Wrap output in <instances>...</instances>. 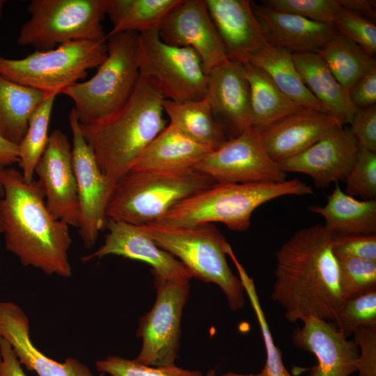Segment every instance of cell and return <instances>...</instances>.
<instances>
[{
    "mask_svg": "<svg viewBox=\"0 0 376 376\" xmlns=\"http://www.w3.org/2000/svg\"><path fill=\"white\" fill-rule=\"evenodd\" d=\"M334 234L315 224L296 231L276 252L272 299L290 322L310 317L334 320L345 297Z\"/></svg>",
    "mask_w": 376,
    "mask_h": 376,
    "instance_id": "6da1fadb",
    "label": "cell"
},
{
    "mask_svg": "<svg viewBox=\"0 0 376 376\" xmlns=\"http://www.w3.org/2000/svg\"><path fill=\"white\" fill-rule=\"evenodd\" d=\"M0 183L6 249L25 267L70 278L69 225L50 212L39 181L27 182L20 171L8 166L0 168Z\"/></svg>",
    "mask_w": 376,
    "mask_h": 376,
    "instance_id": "7a4b0ae2",
    "label": "cell"
},
{
    "mask_svg": "<svg viewBox=\"0 0 376 376\" xmlns=\"http://www.w3.org/2000/svg\"><path fill=\"white\" fill-rule=\"evenodd\" d=\"M164 100L139 79L128 101L116 113L93 124L79 123L100 171L113 188L167 126Z\"/></svg>",
    "mask_w": 376,
    "mask_h": 376,
    "instance_id": "3957f363",
    "label": "cell"
},
{
    "mask_svg": "<svg viewBox=\"0 0 376 376\" xmlns=\"http://www.w3.org/2000/svg\"><path fill=\"white\" fill-rule=\"evenodd\" d=\"M313 194V188L298 178L281 182H214L175 205L156 224L194 226L213 222L234 231H246L259 206L283 196Z\"/></svg>",
    "mask_w": 376,
    "mask_h": 376,
    "instance_id": "277c9868",
    "label": "cell"
},
{
    "mask_svg": "<svg viewBox=\"0 0 376 376\" xmlns=\"http://www.w3.org/2000/svg\"><path fill=\"white\" fill-rule=\"evenodd\" d=\"M195 169L171 171L130 170L114 185L108 219L136 226L154 224L175 205L214 183Z\"/></svg>",
    "mask_w": 376,
    "mask_h": 376,
    "instance_id": "5b68a950",
    "label": "cell"
},
{
    "mask_svg": "<svg viewBox=\"0 0 376 376\" xmlns=\"http://www.w3.org/2000/svg\"><path fill=\"white\" fill-rule=\"evenodd\" d=\"M138 40L134 32L107 36V55L94 76L61 92L73 101L81 125L106 119L128 101L139 79Z\"/></svg>",
    "mask_w": 376,
    "mask_h": 376,
    "instance_id": "8992f818",
    "label": "cell"
},
{
    "mask_svg": "<svg viewBox=\"0 0 376 376\" xmlns=\"http://www.w3.org/2000/svg\"><path fill=\"white\" fill-rule=\"evenodd\" d=\"M139 226L158 246L180 261L192 277L217 285L232 311L244 306V287L226 260L229 244L213 224L170 227L150 224Z\"/></svg>",
    "mask_w": 376,
    "mask_h": 376,
    "instance_id": "52a82bcc",
    "label": "cell"
},
{
    "mask_svg": "<svg viewBox=\"0 0 376 376\" xmlns=\"http://www.w3.org/2000/svg\"><path fill=\"white\" fill-rule=\"evenodd\" d=\"M107 55V40L71 41L18 59L0 54V75L45 93L59 94L99 67Z\"/></svg>",
    "mask_w": 376,
    "mask_h": 376,
    "instance_id": "ba28073f",
    "label": "cell"
},
{
    "mask_svg": "<svg viewBox=\"0 0 376 376\" xmlns=\"http://www.w3.org/2000/svg\"><path fill=\"white\" fill-rule=\"evenodd\" d=\"M107 0H32L17 43L45 51L71 41L107 40Z\"/></svg>",
    "mask_w": 376,
    "mask_h": 376,
    "instance_id": "9c48e42d",
    "label": "cell"
},
{
    "mask_svg": "<svg viewBox=\"0 0 376 376\" xmlns=\"http://www.w3.org/2000/svg\"><path fill=\"white\" fill-rule=\"evenodd\" d=\"M139 79L164 99L176 102L205 97L207 74L202 61L191 48L169 45L157 31L139 33Z\"/></svg>",
    "mask_w": 376,
    "mask_h": 376,
    "instance_id": "30bf717a",
    "label": "cell"
},
{
    "mask_svg": "<svg viewBox=\"0 0 376 376\" xmlns=\"http://www.w3.org/2000/svg\"><path fill=\"white\" fill-rule=\"evenodd\" d=\"M156 299L139 321L136 336L141 347L134 359L152 366L175 364L180 349L181 320L190 290L189 279L174 280L154 275Z\"/></svg>",
    "mask_w": 376,
    "mask_h": 376,
    "instance_id": "8fae6325",
    "label": "cell"
},
{
    "mask_svg": "<svg viewBox=\"0 0 376 376\" xmlns=\"http://www.w3.org/2000/svg\"><path fill=\"white\" fill-rule=\"evenodd\" d=\"M194 169L216 182H281L287 175L267 154L253 127L226 140Z\"/></svg>",
    "mask_w": 376,
    "mask_h": 376,
    "instance_id": "7c38bea8",
    "label": "cell"
},
{
    "mask_svg": "<svg viewBox=\"0 0 376 376\" xmlns=\"http://www.w3.org/2000/svg\"><path fill=\"white\" fill-rule=\"evenodd\" d=\"M68 120L72 136V159L79 200V234L84 246L91 249L100 233L106 228L107 208L113 188L100 171L73 109L68 114Z\"/></svg>",
    "mask_w": 376,
    "mask_h": 376,
    "instance_id": "4fadbf2b",
    "label": "cell"
},
{
    "mask_svg": "<svg viewBox=\"0 0 376 376\" xmlns=\"http://www.w3.org/2000/svg\"><path fill=\"white\" fill-rule=\"evenodd\" d=\"M35 174L50 212L69 226L78 228L79 207L72 145L61 130L55 129L50 133Z\"/></svg>",
    "mask_w": 376,
    "mask_h": 376,
    "instance_id": "5bb4252c",
    "label": "cell"
},
{
    "mask_svg": "<svg viewBox=\"0 0 376 376\" xmlns=\"http://www.w3.org/2000/svg\"><path fill=\"white\" fill-rule=\"evenodd\" d=\"M157 31L164 42L194 50L206 74L228 61L205 0H182Z\"/></svg>",
    "mask_w": 376,
    "mask_h": 376,
    "instance_id": "9a60e30c",
    "label": "cell"
},
{
    "mask_svg": "<svg viewBox=\"0 0 376 376\" xmlns=\"http://www.w3.org/2000/svg\"><path fill=\"white\" fill-rule=\"evenodd\" d=\"M359 150L350 129L338 127L303 152L278 164L287 172L308 175L318 188L345 181Z\"/></svg>",
    "mask_w": 376,
    "mask_h": 376,
    "instance_id": "2e32d148",
    "label": "cell"
},
{
    "mask_svg": "<svg viewBox=\"0 0 376 376\" xmlns=\"http://www.w3.org/2000/svg\"><path fill=\"white\" fill-rule=\"evenodd\" d=\"M205 97L228 139L251 127L250 87L242 64L228 60L211 70Z\"/></svg>",
    "mask_w": 376,
    "mask_h": 376,
    "instance_id": "e0dca14e",
    "label": "cell"
},
{
    "mask_svg": "<svg viewBox=\"0 0 376 376\" xmlns=\"http://www.w3.org/2000/svg\"><path fill=\"white\" fill-rule=\"evenodd\" d=\"M102 245L94 252L84 256L87 263L109 255L144 262L152 267L154 275L169 279H189L192 277L183 264L164 251L147 235L139 226L108 219Z\"/></svg>",
    "mask_w": 376,
    "mask_h": 376,
    "instance_id": "ac0fdd59",
    "label": "cell"
},
{
    "mask_svg": "<svg viewBox=\"0 0 376 376\" xmlns=\"http://www.w3.org/2000/svg\"><path fill=\"white\" fill-rule=\"evenodd\" d=\"M292 334L295 345L318 360L308 376H350L357 371L359 349L330 321L310 317Z\"/></svg>",
    "mask_w": 376,
    "mask_h": 376,
    "instance_id": "d6986e66",
    "label": "cell"
},
{
    "mask_svg": "<svg viewBox=\"0 0 376 376\" xmlns=\"http://www.w3.org/2000/svg\"><path fill=\"white\" fill-rule=\"evenodd\" d=\"M340 126L329 115L304 107L258 130L267 154L279 163L303 152Z\"/></svg>",
    "mask_w": 376,
    "mask_h": 376,
    "instance_id": "ffe728a7",
    "label": "cell"
},
{
    "mask_svg": "<svg viewBox=\"0 0 376 376\" xmlns=\"http://www.w3.org/2000/svg\"><path fill=\"white\" fill-rule=\"evenodd\" d=\"M228 60L248 63L266 42L249 0H205Z\"/></svg>",
    "mask_w": 376,
    "mask_h": 376,
    "instance_id": "44dd1931",
    "label": "cell"
},
{
    "mask_svg": "<svg viewBox=\"0 0 376 376\" xmlns=\"http://www.w3.org/2000/svg\"><path fill=\"white\" fill-rule=\"evenodd\" d=\"M29 332V320L23 309L12 301H0V336L9 343L22 365L38 376H93L75 358L60 363L43 354L33 344Z\"/></svg>",
    "mask_w": 376,
    "mask_h": 376,
    "instance_id": "7402d4cb",
    "label": "cell"
},
{
    "mask_svg": "<svg viewBox=\"0 0 376 376\" xmlns=\"http://www.w3.org/2000/svg\"><path fill=\"white\" fill-rule=\"evenodd\" d=\"M264 39L268 45L292 54L318 52L336 33L332 24L314 22L252 3Z\"/></svg>",
    "mask_w": 376,
    "mask_h": 376,
    "instance_id": "603a6c76",
    "label": "cell"
},
{
    "mask_svg": "<svg viewBox=\"0 0 376 376\" xmlns=\"http://www.w3.org/2000/svg\"><path fill=\"white\" fill-rule=\"evenodd\" d=\"M292 58L304 84L325 113L342 126L350 125L357 108L348 90L338 82L320 55L311 52L295 53Z\"/></svg>",
    "mask_w": 376,
    "mask_h": 376,
    "instance_id": "cb8c5ba5",
    "label": "cell"
},
{
    "mask_svg": "<svg viewBox=\"0 0 376 376\" xmlns=\"http://www.w3.org/2000/svg\"><path fill=\"white\" fill-rule=\"evenodd\" d=\"M211 151L169 124L144 149L131 170L171 171L194 169Z\"/></svg>",
    "mask_w": 376,
    "mask_h": 376,
    "instance_id": "d4e9b609",
    "label": "cell"
},
{
    "mask_svg": "<svg viewBox=\"0 0 376 376\" xmlns=\"http://www.w3.org/2000/svg\"><path fill=\"white\" fill-rule=\"evenodd\" d=\"M335 183L326 204L311 205L309 210L322 216L334 235L376 234V199H357Z\"/></svg>",
    "mask_w": 376,
    "mask_h": 376,
    "instance_id": "484cf974",
    "label": "cell"
},
{
    "mask_svg": "<svg viewBox=\"0 0 376 376\" xmlns=\"http://www.w3.org/2000/svg\"><path fill=\"white\" fill-rule=\"evenodd\" d=\"M248 63L264 70L292 101L325 113L321 104L304 84L290 52L266 43L251 57Z\"/></svg>",
    "mask_w": 376,
    "mask_h": 376,
    "instance_id": "4316f807",
    "label": "cell"
},
{
    "mask_svg": "<svg viewBox=\"0 0 376 376\" xmlns=\"http://www.w3.org/2000/svg\"><path fill=\"white\" fill-rule=\"evenodd\" d=\"M163 108L169 125L212 150L228 140L205 97L182 102L164 100Z\"/></svg>",
    "mask_w": 376,
    "mask_h": 376,
    "instance_id": "83f0119b",
    "label": "cell"
},
{
    "mask_svg": "<svg viewBox=\"0 0 376 376\" xmlns=\"http://www.w3.org/2000/svg\"><path fill=\"white\" fill-rule=\"evenodd\" d=\"M45 95L40 91L0 75V135L19 145L26 134L29 118Z\"/></svg>",
    "mask_w": 376,
    "mask_h": 376,
    "instance_id": "f1b7e54d",
    "label": "cell"
},
{
    "mask_svg": "<svg viewBox=\"0 0 376 376\" xmlns=\"http://www.w3.org/2000/svg\"><path fill=\"white\" fill-rule=\"evenodd\" d=\"M250 87L251 127L263 129L304 107L292 101L262 69L242 64Z\"/></svg>",
    "mask_w": 376,
    "mask_h": 376,
    "instance_id": "f546056e",
    "label": "cell"
},
{
    "mask_svg": "<svg viewBox=\"0 0 376 376\" xmlns=\"http://www.w3.org/2000/svg\"><path fill=\"white\" fill-rule=\"evenodd\" d=\"M182 0H107V15L113 24L107 36L158 31Z\"/></svg>",
    "mask_w": 376,
    "mask_h": 376,
    "instance_id": "4dcf8cb0",
    "label": "cell"
},
{
    "mask_svg": "<svg viewBox=\"0 0 376 376\" xmlns=\"http://www.w3.org/2000/svg\"><path fill=\"white\" fill-rule=\"evenodd\" d=\"M338 82L349 90L376 62L356 43L336 33L317 52Z\"/></svg>",
    "mask_w": 376,
    "mask_h": 376,
    "instance_id": "1f68e13d",
    "label": "cell"
},
{
    "mask_svg": "<svg viewBox=\"0 0 376 376\" xmlns=\"http://www.w3.org/2000/svg\"><path fill=\"white\" fill-rule=\"evenodd\" d=\"M56 93H46L45 97L29 118L26 134L18 145V164L24 179L31 182L35 169L47 145L48 130Z\"/></svg>",
    "mask_w": 376,
    "mask_h": 376,
    "instance_id": "d6a6232c",
    "label": "cell"
},
{
    "mask_svg": "<svg viewBox=\"0 0 376 376\" xmlns=\"http://www.w3.org/2000/svg\"><path fill=\"white\" fill-rule=\"evenodd\" d=\"M230 259L237 270L239 278L254 311L263 338L266 350V361L260 373L261 376H292L284 366L281 352L274 342L253 279L248 275L236 256H232Z\"/></svg>",
    "mask_w": 376,
    "mask_h": 376,
    "instance_id": "836d02e7",
    "label": "cell"
},
{
    "mask_svg": "<svg viewBox=\"0 0 376 376\" xmlns=\"http://www.w3.org/2000/svg\"><path fill=\"white\" fill-rule=\"evenodd\" d=\"M330 322L345 337L361 327L376 325V288L347 298Z\"/></svg>",
    "mask_w": 376,
    "mask_h": 376,
    "instance_id": "e575fe53",
    "label": "cell"
},
{
    "mask_svg": "<svg viewBox=\"0 0 376 376\" xmlns=\"http://www.w3.org/2000/svg\"><path fill=\"white\" fill-rule=\"evenodd\" d=\"M95 367L100 373L109 376H205L199 370L182 368L175 364L152 366L118 356L97 361Z\"/></svg>",
    "mask_w": 376,
    "mask_h": 376,
    "instance_id": "d590c367",
    "label": "cell"
},
{
    "mask_svg": "<svg viewBox=\"0 0 376 376\" xmlns=\"http://www.w3.org/2000/svg\"><path fill=\"white\" fill-rule=\"evenodd\" d=\"M338 261L345 299L376 288V261L354 258Z\"/></svg>",
    "mask_w": 376,
    "mask_h": 376,
    "instance_id": "8d00e7d4",
    "label": "cell"
},
{
    "mask_svg": "<svg viewBox=\"0 0 376 376\" xmlns=\"http://www.w3.org/2000/svg\"><path fill=\"white\" fill-rule=\"evenodd\" d=\"M345 193L363 200L376 198V152L359 148L355 162L345 180Z\"/></svg>",
    "mask_w": 376,
    "mask_h": 376,
    "instance_id": "74e56055",
    "label": "cell"
},
{
    "mask_svg": "<svg viewBox=\"0 0 376 376\" xmlns=\"http://www.w3.org/2000/svg\"><path fill=\"white\" fill-rule=\"evenodd\" d=\"M332 25L338 34L350 39L368 54L374 56L376 53V26L373 21L341 8Z\"/></svg>",
    "mask_w": 376,
    "mask_h": 376,
    "instance_id": "f35d334b",
    "label": "cell"
},
{
    "mask_svg": "<svg viewBox=\"0 0 376 376\" xmlns=\"http://www.w3.org/2000/svg\"><path fill=\"white\" fill-rule=\"evenodd\" d=\"M263 4L308 19L332 24L341 9L338 0H266Z\"/></svg>",
    "mask_w": 376,
    "mask_h": 376,
    "instance_id": "ab89813d",
    "label": "cell"
},
{
    "mask_svg": "<svg viewBox=\"0 0 376 376\" xmlns=\"http://www.w3.org/2000/svg\"><path fill=\"white\" fill-rule=\"evenodd\" d=\"M332 249L338 259L354 258L376 261V234L334 235Z\"/></svg>",
    "mask_w": 376,
    "mask_h": 376,
    "instance_id": "60d3db41",
    "label": "cell"
},
{
    "mask_svg": "<svg viewBox=\"0 0 376 376\" xmlns=\"http://www.w3.org/2000/svg\"><path fill=\"white\" fill-rule=\"evenodd\" d=\"M352 334L359 349V376H376V325L361 327Z\"/></svg>",
    "mask_w": 376,
    "mask_h": 376,
    "instance_id": "b9f144b4",
    "label": "cell"
},
{
    "mask_svg": "<svg viewBox=\"0 0 376 376\" xmlns=\"http://www.w3.org/2000/svg\"><path fill=\"white\" fill-rule=\"evenodd\" d=\"M350 125L359 147L376 152V105L357 109Z\"/></svg>",
    "mask_w": 376,
    "mask_h": 376,
    "instance_id": "7bdbcfd3",
    "label": "cell"
},
{
    "mask_svg": "<svg viewBox=\"0 0 376 376\" xmlns=\"http://www.w3.org/2000/svg\"><path fill=\"white\" fill-rule=\"evenodd\" d=\"M348 92L351 101L357 109L376 105V62Z\"/></svg>",
    "mask_w": 376,
    "mask_h": 376,
    "instance_id": "ee69618b",
    "label": "cell"
},
{
    "mask_svg": "<svg viewBox=\"0 0 376 376\" xmlns=\"http://www.w3.org/2000/svg\"><path fill=\"white\" fill-rule=\"evenodd\" d=\"M0 376H26L9 343L0 336Z\"/></svg>",
    "mask_w": 376,
    "mask_h": 376,
    "instance_id": "f6af8a7d",
    "label": "cell"
},
{
    "mask_svg": "<svg viewBox=\"0 0 376 376\" xmlns=\"http://www.w3.org/2000/svg\"><path fill=\"white\" fill-rule=\"evenodd\" d=\"M341 8L355 13L371 21L375 19L376 1L373 0H338Z\"/></svg>",
    "mask_w": 376,
    "mask_h": 376,
    "instance_id": "bcb514c9",
    "label": "cell"
},
{
    "mask_svg": "<svg viewBox=\"0 0 376 376\" xmlns=\"http://www.w3.org/2000/svg\"><path fill=\"white\" fill-rule=\"evenodd\" d=\"M19 148L0 135V168L12 166L18 162Z\"/></svg>",
    "mask_w": 376,
    "mask_h": 376,
    "instance_id": "7dc6e473",
    "label": "cell"
},
{
    "mask_svg": "<svg viewBox=\"0 0 376 376\" xmlns=\"http://www.w3.org/2000/svg\"><path fill=\"white\" fill-rule=\"evenodd\" d=\"M219 376H261L260 373L253 374V373H249V374H240V373H227L223 375H221Z\"/></svg>",
    "mask_w": 376,
    "mask_h": 376,
    "instance_id": "c3c4849f",
    "label": "cell"
},
{
    "mask_svg": "<svg viewBox=\"0 0 376 376\" xmlns=\"http://www.w3.org/2000/svg\"><path fill=\"white\" fill-rule=\"evenodd\" d=\"M1 198L0 197V235L3 234V218H2V214H1Z\"/></svg>",
    "mask_w": 376,
    "mask_h": 376,
    "instance_id": "681fc988",
    "label": "cell"
},
{
    "mask_svg": "<svg viewBox=\"0 0 376 376\" xmlns=\"http://www.w3.org/2000/svg\"><path fill=\"white\" fill-rule=\"evenodd\" d=\"M205 376H216L215 370H209Z\"/></svg>",
    "mask_w": 376,
    "mask_h": 376,
    "instance_id": "f907efd6",
    "label": "cell"
},
{
    "mask_svg": "<svg viewBox=\"0 0 376 376\" xmlns=\"http://www.w3.org/2000/svg\"><path fill=\"white\" fill-rule=\"evenodd\" d=\"M5 3V1L0 0V16L2 14L3 7Z\"/></svg>",
    "mask_w": 376,
    "mask_h": 376,
    "instance_id": "816d5d0a",
    "label": "cell"
},
{
    "mask_svg": "<svg viewBox=\"0 0 376 376\" xmlns=\"http://www.w3.org/2000/svg\"><path fill=\"white\" fill-rule=\"evenodd\" d=\"M3 195V189L0 183V197L2 198Z\"/></svg>",
    "mask_w": 376,
    "mask_h": 376,
    "instance_id": "f5cc1de1",
    "label": "cell"
},
{
    "mask_svg": "<svg viewBox=\"0 0 376 376\" xmlns=\"http://www.w3.org/2000/svg\"><path fill=\"white\" fill-rule=\"evenodd\" d=\"M100 376H105V374L100 373Z\"/></svg>",
    "mask_w": 376,
    "mask_h": 376,
    "instance_id": "db71d44e",
    "label": "cell"
}]
</instances>
